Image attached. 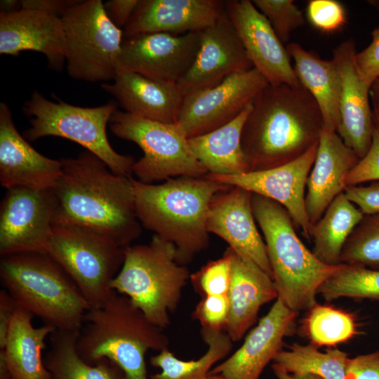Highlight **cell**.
I'll use <instances>...</instances> for the list:
<instances>
[{
    "instance_id": "cell-34",
    "label": "cell",
    "mask_w": 379,
    "mask_h": 379,
    "mask_svg": "<svg viewBox=\"0 0 379 379\" xmlns=\"http://www.w3.org/2000/svg\"><path fill=\"white\" fill-rule=\"evenodd\" d=\"M303 327L311 344L317 347L337 345L358 334V325L352 314L318 303L309 310Z\"/></svg>"
},
{
    "instance_id": "cell-28",
    "label": "cell",
    "mask_w": 379,
    "mask_h": 379,
    "mask_svg": "<svg viewBox=\"0 0 379 379\" xmlns=\"http://www.w3.org/2000/svg\"><path fill=\"white\" fill-rule=\"evenodd\" d=\"M252 107L253 102L230 122L188 139L194 154L208 173L232 175L250 171L241 146V135Z\"/></svg>"
},
{
    "instance_id": "cell-6",
    "label": "cell",
    "mask_w": 379,
    "mask_h": 379,
    "mask_svg": "<svg viewBox=\"0 0 379 379\" xmlns=\"http://www.w3.org/2000/svg\"><path fill=\"white\" fill-rule=\"evenodd\" d=\"M2 285L19 308L59 330H80L91 309L71 277L48 253L1 256Z\"/></svg>"
},
{
    "instance_id": "cell-21",
    "label": "cell",
    "mask_w": 379,
    "mask_h": 379,
    "mask_svg": "<svg viewBox=\"0 0 379 379\" xmlns=\"http://www.w3.org/2000/svg\"><path fill=\"white\" fill-rule=\"evenodd\" d=\"M62 169L61 160L38 152L18 131L9 107L0 104V182L6 190L26 187H54Z\"/></svg>"
},
{
    "instance_id": "cell-44",
    "label": "cell",
    "mask_w": 379,
    "mask_h": 379,
    "mask_svg": "<svg viewBox=\"0 0 379 379\" xmlns=\"http://www.w3.org/2000/svg\"><path fill=\"white\" fill-rule=\"evenodd\" d=\"M345 379H379V351L348 358Z\"/></svg>"
},
{
    "instance_id": "cell-15",
    "label": "cell",
    "mask_w": 379,
    "mask_h": 379,
    "mask_svg": "<svg viewBox=\"0 0 379 379\" xmlns=\"http://www.w3.org/2000/svg\"><path fill=\"white\" fill-rule=\"evenodd\" d=\"M318 145L295 160L277 167L232 175L208 173L205 177L279 203L288 212L295 226L300 227L306 237L311 238L312 225L306 211L305 190Z\"/></svg>"
},
{
    "instance_id": "cell-24",
    "label": "cell",
    "mask_w": 379,
    "mask_h": 379,
    "mask_svg": "<svg viewBox=\"0 0 379 379\" xmlns=\"http://www.w3.org/2000/svg\"><path fill=\"white\" fill-rule=\"evenodd\" d=\"M112 84L101 87L124 112L143 119L175 124L185 95L178 84L154 80L118 67Z\"/></svg>"
},
{
    "instance_id": "cell-9",
    "label": "cell",
    "mask_w": 379,
    "mask_h": 379,
    "mask_svg": "<svg viewBox=\"0 0 379 379\" xmlns=\"http://www.w3.org/2000/svg\"><path fill=\"white\" fill-rule=\"evenodd\" d=\"M124 248L109 237L74 225L52 226L48 254L71 277L91 308L116 293L111 284L121 268Z\"/></svg>"
},
{
    "instance_id": "cell-49",
    "label": "cell",
    "mask_w": 379,
    "mask_h": 379,
    "mask_svg": "<svg viewBox=\"0 0 379 379\" xmlns=\"http://www.w3.org/2000/svg\"><path fill=\"white\" fill-rule=\"evenodd\" d=\"M22 8L21 1L18 0H1L0 1L1 13H10L19 11Z\"/></svg>"
},
{
    "instance_id": "cell-29",
    "label": "cell",
    "mask_w": 379,
    "mask_h": 379,
    "mask_svg": "<svg viewBox=\"0 0 379 379\" xmlns=\"http://www.w3.org/2000/svg\"><path fill=\"white\" fill-rule=\"evenodd\" d=\"M33 315L18 308L12 319L4 349L14 379H49L42 358L46 338L56 328L48 324L34 327Z\"/></svg>"
},
{
    "instance_id": "cell-42",
    "label": "cell",
    "mask_w": 379,
    "mask_h": 379,
    "mask_svg": "<svg viewBox=\"0 0 379 379\" xmlns=\"http://www.w3.org/2000/svg\"><path fill=\"white\" fill-rule=\"evenodd\" d=\"M371 35V42L363 51L357 53L356 60L362 78L372 87L379 79V26Z\"/></svg>"
},
{
    "instance_id": "cell-45",
    "label": "cell",
    "mask_w": 379,
    "mask_h": 379,
    "mask_svg": "<svg viewBox=\"0 0 379 379\" xmlns=\"http://www.w3.org/2000/svg\"><path fill=\"white\" fill-rule=\"evenodd\" d=\"M140 0H110L103 3L105 11L111 22L124 29L133 14Z\"/></svg>"
},
{
    "instance_id": "cell-52",
    "label": "cell",
    "mask_w": 379,
    "mask_h": 379,
    "mask_svg": "<svg viewBox=\"0 0 379 379\" xmlns=\"http://www.w3.org/2000/svg\"><path fill=\"white\" fill-rule=\"evenodd\" d=\"M373 117L375 125L379 126V103L374 104Z\"/></svg>"
},
{
    "instance_id": "cell-23",
    "label": "cell",
    "mask_w": 379,
    "mask_h": 379,
    "mask_svg": "<svg viewBox=\"0 0 379 379\" xmlns=\"http://www.w3.org/2000/svg\"><path fill=\"white\" fill-rule=\"evenodd\" d=\"M23 51L43 53L51 69L61 70L66 51L61 18L34 8L0 13V54L18 55Z\"/></svg>"
},
{
    "instance_id": "cell-11",
    "label": "cell",
    "mask_w": 379,
    "mask_h": 379,
    "mask_svg": "<svg viewBox=\"0 0 379 379\" xmlns=\"http://www.w3.org/2000/svg\"><path fill=\"white\" fill-rule=\"evenodd\" d=\"M117 137L135 143L143 156L132 169L138 180L153 184L178 177H204L208 171L194 154L176 124L152 121L117 110L109 121Z\"/></svg>"
},
{
    "instance_id": "cell-5",
    "label": "cell",
    "mask_w": 379,
    "mask_h": 379,
    "mask_svg": "<svg viewBox=\"0 0 379 379\" xmlns=\"http://www.w3.org/2000/svg\"><path fill=\"white\" fill-rule=\"evenodd\" d=\"M253 214L264 237L272 279L279 298L296 312L317 302L320 286L342 265L320 261L302 242L286 209L279 203L252 194Z\"/></svg>"
},
{
    "instance_id": "cell-19",
    "label": "cell",
    "mask_w": 379,
    "mask_h": 379,
    "mask_svg": "<svg viewBox=\"0 0 379 379\" xmlns=\"http://www.w3.org/2000/svg\"><path fill=\"white\" fill-rule=\"evenodd\" d=\"M251 197L252 193L237 187L218 194L210 205L207 230L272 278L265 244L256 225Z\"/></svg>"
},
{
    "instance_id": "cell-48",
    "label": "cell",
    "mask_w": 379,
    "mask_h": 379,
    "mask_svg": "<svg viewBox=\"0 0 379 379\" xmlns=\"http://www.w3.org/2000/svg\"><path fill=\"white\" fill-rule=\"evenodd\" d=\"M272 368L278 379H324L321 377L312 373H291L280 368L274 364Z\"/></svg>"
},
{
    "instance_id": "cell-31",
    "label": "cell",
    "mask_w": 379,
    "mask_h": 379,
    "mask_svg": "<svg viewBox=\"0 0 379 379\" xmlns=\"http://www.w3.org/2000/svg\"><path fill=\"white\" fill-rule=\"evenodd\" d=\"M362 212L343 192L328 205L311 231L314 255L328 265H339L343 246L364 217Z\"/></svg>"
},
{
    "instance_id": "cell-12",
    "label": "cell",
    "mask_w": 379,
    "mask_h": 379,
    "mask_svg": "<svg viewBox=\"0 0 379 379\" xmlns=\"http://www.w3.org/2000/svg\"><path fill=\"white\" fill-rule=\"evenodd\" d=\"M255 68L232 74L213 87L185 95L176 124L189 138L230 122L267 86Z\"/></svg>"
},
{
    "instance_id": "cell-41",
    "label": "cell",
    "mask_w": 379,
    "mask_h": 379,
    "mask_svg": "<svg viewBox=\"0 0 379 379\" xmlns=\"http://www.w3.org/2000/svg\"><path fill=\"white\" fill-rule=\"evenodd\" d=\"M379 180V126L375 125L371 145L357 165L350 172L347 186Z\"/></svg>"
},
{
    "instance_id": "cell-7",
    "label": "cell",
    "mask_w": 379,
    "mask_h": 379,
    "mask_svg": "<svg viewBox=\"0 0 379 379\" xmlns=\"http://www.w3.org/2000/svg\"><path fill=\"white\" fill-rule=\"evenodd\" d=\"M190 277L188 268L177 261L175 247L154 235L149 244L125 248L123 265L111 287L164 329Z\"/></svg>"
},
{
    "instance_id": "cell-43",
    "label": "cell",
    "mask_w": 379,
    "mask_h": 379,
    "mask_svg": "<svg viewBox=\"0 0 379 379\" xmlns=\"http://www.w3.org/2000/svg\"><path fill=\"white\" fill-rule=\"evenodd\" d=\"M344 193L364 215L379 213V180L366 186H347Z\"/></svg>"
},
{
    "instance_id": "cell-18",
    "label": "cell",
    "mask_w": 379,
    "mask_h": 379,
    "mask_svg": "<svg viewBox=\"0 0 379 379\" xmlns=\"http://www.w3.org/2000/svg\"><path fill=\"white\" fill-rule=\"evenodd\" d=\"M356 55L355 43L348 39L335 48L333 59L341 77L340 123L337 133L361 159L371 145L375 124L369 103L371 86L361 77Z\"/></svg>"
},
{
    "instance_id": "cell-53",
    "label": "cell",
    "mask_w": 379,
    "mask_h": 379,
    "mask_svg": "<svg viewBox=\"0 0 379 379\" xmlns=\"http://www.w3.org/2000/svg\"><path fill=\"white\" fill-rule=\"evenodd\" d=\"M205 379H225V378L219 375L208 373V375L205 378Z\"/></svg>"
},
{
    "instance_id": "cell-17",
    "label": "cell",
    "mask_w": 379,
    "mask_h": 379,
    "mask_svg": "<svg viewBox=\"0 0 379 379\" xmlns=\"http://www.w3.org/2000/svg\"><path fill=\"white\" fill-rule=\"evenodd\" d=\"M200 34L195 59L178 82L184 95L213 87L232 74L253 68L225 11Z\"/></svg>"
},
{
    "instance_id": "cell-16",
    "label": "cell",
    "mask_w": 379,
    "mask_h": 379,
    "mask_svg": "<svg viewBox=\"0 0 379 379\" xmlns=\"http://www.w3.org/2000/svg\"><path fill=\"white\" fill-rule=\"evenodd\" d=\"M225 12L253 68L270 85H300L284 44L252 1H226Z\"/></svg>"
},
{
    "instance_id": "cell-47",
    "label": "cell",
    "mask_w": 379,
    "mask_h": 379,
    "mask_svg": "<svg viewBox=\"0 0 379 379\" xmlns=\"http://www.w3.org/2000/svg\"><path fill=\"white\" fill-rule=\"evenodd\" d=\"M79 0H22V8H34L60 18Z\"/></svg>"
},
{
    "instance_id": "cell-50",
    "label": "cell",
    "mask_w": 379,
    "mask_h": 379,
    "mask_svg": "<svg viewBox=\"0 0 379 379\" xmlns=\"http://www.w3.org/2000/svg\"><path fill=\"white\" fill-rule=\"evenodd\" d=\"M0 379H14L7 364L4 350H0Z\"/></svg>"
},
{
    "instance_id": "cell-22",
    "label": "cell",
    "mask_w": 379,
    "mask_h": 379,
    "mask_svg": "<svg viewBox=\"0 0 379 379\" xmlns=\"http://www.w3.org/2000/svg\"><path fill=\"white\" fill-rule=\"evenodd\" d=\"M225 11V1L220 0H140L123 29L124 39L149 33L200 32Z\"/></svg>"
},
{
    "instance_id": "cell-10",
    "label": "cell",
    "mask_w": 379,
    "mask_h": 379,
    "mask_svg": "<svg viewBox=\"0 0 379 379\" xmlns=\"http://www.w3.org/2000/svg\"><path fill=\"white\" fill-rule=\"evenodd\" d=\"M68 74L88 82L113 80L124 41L123 30L107 17L101 0H79L61 17Z\"/></svg>"
},
{
    "instance_id": "cell-20",
    "label": "cell",
    "mask_w": 379,
    "mask_h": 379,
    "mask_svg": "<svg viewBox=\"0 0 379 379\" xmlns=\"http://www.w3.org/2000/svg\"><path fill=\"white\" fill-rule=\"evenodd\" d=\"M298 314L277 298L241 346L209 373L225 379H259L266 366L282 350L283 340L293 330Z\"/></svg>"
},
{
    "instance_id": "cell-38",
    "label": "cell",
    "mask_w": 379,
    "mask_h": 379,
    "mask_svg": "<svg viewBox=\"0 0 379 379\" xmlns=\"http://www.w3.org/2000/svg\"><path fill=\"white\" fill-rule=\"evenodd\" d=\"M231 268V255L227 248L221 258L208 262L191 274L190 280L196 292L202 297L227 295Z\"/></svg>"
},
{
    "instance_id": "cell-3",
    "label": "cell",
    "mask_w": 379,
    "mask_h": 379,
    "mask_svg": "<svg viewBox=\"0 0 379 379\" xmlns=\"http://www.w3.org/2000/svg\"><path fill=\"white\" fill-rule=\"evenodd\" d=\"M136 215L141 225L172 244L177 261L190 262L209 246L206 221L210 205L232 187L204 177H178L147 184L131 177Z\"/></svg>"
},
{
    "instance_id": "cell-35",
    "label": "cell",
    "mask_w": 379,
    "mask_h": 379,
    "mask_svg": "<svg viewBox=\"0 0 379 379\" xmlns=\"http://www.w3.org/2000/svg\"><path fill=\"white\" fill-rule=\"evenodd\" d=\"M318 294L327 302L340 298L379 302V270L342 264L320 286Z\"/></svg>"
},
{
    "instance_id": "cell-30",
    "label": "cell",
    "mask_w": 379,
    "mask_h": 379,
    "mask_svg": "<svg viewBox=\"0 0 379 379\" xmlns=\"http://www.w3.org/2000/svg\"><path fill=\"white\" fill-rule=\"evenodd\" d=\"M79 331L56 329L50 335V349L44 359L49 379H127L107 359L90 364L80 357L77 350Z\"/></svg>"
},
{
    "instance_id": "cell-33",
    "label": "cell",
    "mask_w": 379,
    "mask_h": 379,
    "mask_svg": "<svg viewBox=\"0 0 379 379\" xmlns=\"http://www.w3.org/2000/svg\"><path fill=\"white\" fill-rule=\"evenodd\" d=\"M348 354L338 348L320 352L312 344L293 343L281 350L273 364L291 373H312L324 379H345Z\"/></svg>"
},
{
    "instance_id": "cell-1",
    "label": "cell",
    "mask_w": 379,
    "mask_h": 379,
    "mask_svg": "<svg viewBox=\"0 0 379 379\" xmlns=\"http://www.w3.org/2000/svg\"><path fill=\"white\" fill-rule=\"evenodd\" d=\"M60 175L52 188L53 225L86 227L126 248L139 237L131 177L114 173L92 152L61 159Z\"/></svg>"
},
{
    "instance_id": "cell-4",
    "label": "cell",
    "mask_w": 379,
    "mask_h": 379,
    "mask_svg": "<svg viewBox=\"0 0 379 379\" xmlns=\"http://www.w3.org/2000/svg\"><path fill=\"white\" fill-rule=\"evenodd\" d=\"M168 339L126 296L114 293L102 305L89 309L77 340V350L88 364L107 359L127 379H148V350L167 348Z\"/></svg>"
},
{
    "instance_id": "cell-25",
    "label": "cell",
    "mask_w": 379,
    "mask_h": 379,
    "mask_svg": "<svg viewBox=\"0 0 379 379\" xmlns=\"http://www.w3.org/2000/svg\"><path fill=\"white\" fill-rule=\"evenodd\" d=\"M359 159L336 132L323 129L306 185L305 207L312 225L321 218L333 200L344 192L347 178Z\"/></svg>"
},
{
    "instance_id": "cell-8",
    "label": "cell",
    "mask_w": 379,
    "mask_h": 379,
    "mask_svg": "<svg viewBox=\"0 0 379 379\" xmlns=\"http://www.w3.org/2000/svg\"><path fill=\"white\" fill-rule=\"evenodd\" d=\"M57 100L51 101L37 91L33 92L23 107L25 114L31 117L30 127L23 133L25 138L32 141L46 136L68 139L98 157L114 173L131 177L135 159L117 152L106 133L107 124L118 110L117 102L83 107Z\"/></svg>"
},
{
    "instance_id": "cell-2",
    "label": "cell",
    "mask_w": 379,
    "mask_h": 379,
    "mask_svg": "<svg viewBox=\"0 0 379 379\" xmlns=\"http://www.w3.org/2000/svg\"><path fill=\"white\" fill-rule=\"evenodd\" d=\"M320 109L301 85H268L255 98L242 131L241 146L250 171L295 160L319 143Z\"/></svg>"
},
{
    "instance_id": "cell-14",
    "label": "cell",
    "mask_w": 379,
    "mask_h": 379,
    "mask_svg": "<svg viewBox=\"0 0 379 379\" xmlns=\"http://www.w3.org/2000/svg\"><path fill=\"white\" fill-rule=\"evenodd\" d=\"M200 32L149 33L124 39L118 67L154 80L178 84L195 59Z\"/></svg>"
},
{
    "instance_id": "cell-32",
    "label": "cell",
    "mask_w": 379,
    "mask_h": 379,
    "mask_svg": "<svg viewBox=\"0 0 379 379\" xmlns=\"http://www.w3.org/2000/svg\"><path fill=\"white\" fill-rule=\"evenodd\" d=\"M201 336L208 345L198 359L185 361L177 358L168 347L150 358L152 366L161 369L149 379H205L212 367L231 351L233 341L227 333L201 328Z\"/></svg>"
},
{
    "instance_id": "cell-51",
    "label": "cell",
    "mask_w": 379,
    "mask_h": 379,
    "mask_svg": "<svg viewBox=\"0 0 379 379\" xmlns=\"http://www.w3.org/2000/svg\"><path fill=\"white\" fill-rule=\"evenodd\" d=\"M371 92L373 103H379V79L373 83Z\"/></svg>"
},
{
    "instance_id": "cell-13",
    "label": "cell",
    "mask_w": 379,
    "mask_h": 379,
    "mask_svg": "<svg viewBox=\"0 0 379 379\" xmlns=\"http://www.w3.org/2000/svg\"><path fill=\"white\" fill-rule=\"evenodd\" d=\"M54 209L52 189H8L0 206L1 256L48 253Z\"/></svg>"
},
{
    "instance_id": "cell-40",
    "label": "cell",
    "mask_w": 379,
    "mask_h": 379,
    "mask_svg": "<svg viewBox=\"0 0 379 379\" xmlns=\"http://www.w3.org/2000/svg\"><path fill=\"white\" fill-rule=\"evenodd\" d=\"M230 311L227 295H206L201 298L193 312L202 329L215 332L226 330Z\"/></svg>"
},
{
    "instance_id": "cell-46",
    "label": "cell",
    "mask_w": 379,
    "mask_h": 379,
    "mask_svg": "<svg viewBox=\"0 0 379 379\" xmlns=\"http://www.w3.org/2000/svg\"><path fill=\"white\" fill-rule=\"evenodd\" d=\"M18 306L10 293L6 290L0 291V350L4 348L14 314Z\"/></svg>"
},
{
    "instance_id": "cell-39",
    "label": "cell",
    "mask_w": 379,
    "mask_h": 379,
    "mask_svg": "<svg viewBox=\"0 0 379 379\" xmlns=\"http://www.w3.org/2000/svg\"><path fill=\"white\" fill-rule=\"evenodd\" d=\"M307 16L312 25L327 34L340 30L347 23L343 5L336 0H310Z\"/></svg>"
},
{
    "instance_id": "cell-26",
    "label": "cell",
    "mask_w": 379,
    "mask_h": 379,
    "mask_svg": "<svg viewBox=\"0 0 379 379\" xmlns=\"http://www.w3.org/2000/svg\"><path fill=\"white\" fill-rule=\"evenodd\" d=\"M228 248L232 268L225 331L231 340L237 342L256 322L260 307L278 298V292L268 274L249 259Z\"/></svg>"
},
{
    "instance_id": "cell-27",
    "label": "cell",
    "mask_w": 379,
    "mask_h": 379,
    "mask_svg": "<svg viewBox=\"0 0 379 379\" xmlns=\"http://www.w3.org/2000/svg\"><path fill=\"white\" fill-rule=\"evenodd\" d=\"M286 48L294 61L293 69L300 85L320 109L324 130L337 133L340 123L341 77L335 60L322 59L297 43H289Z\"/></svg>"
},
{
    "instance_id": "cell-36",
    "label": "cell",
    "mask_w": 379,
    "mask_h": 379,
    "mask_svg": "<svg viewBox=\"0 0 379 379\" xmlns=\"http://www.w3.org/2000/svg\"><path fill=\"white\" fill-rule=\"evenodd\" d=\"M340 262L379 270V213L364 215L343 246Z\"/></svg>"
},
{
    "instance_id": "cell-37",
    "label": "cell",
    "mask_w": 379,
    "mask_h": 379,
    "mask_svg": "<svg viewBox=\"0 0 379 379\" xmlns=\"http://www.w3.org/2000/svg\"><path fill=\"white\" fill-rule=\"evenodd\" d=\"M257 9L266 18L282 44L291 33L305 24L302 11L293 0H253Z\"/></svg>"
}]
</instances>
